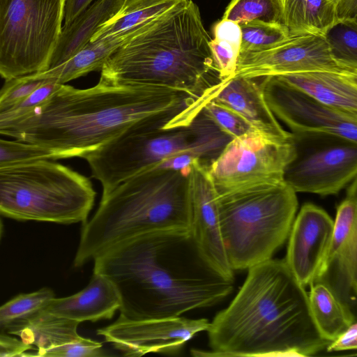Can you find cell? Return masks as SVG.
Returning <instances> with one entry per match:
<instances>
[{"label":"cell","mask_w":357,"mask_h":357,"mask_svg":"<svg viewBox=\"0 0 357 357\" xmlns=\"http://www.w3.org/2000/svg\"><path fill=\"white\" fill-rule=\"evenodd\" d=\"M238 24L261 21L281 23L280 0H231L222 18Z\"/></svg>","instance_id":"cell-30"},{"label":"cell","mask_w":357,"mask_h":357,"mask_svg":"<svg viewBox=\"0 0 357 357\" xmlns=\"http://www.w3.org/2000/svg\"><path fill=\"white\" fill-rule=\"evenodd\" d=\"M54 297V291L47 287L16 296L0 306V330L6 331L43 310Z\"/></svg>","instance_id":"cell-29"},{"label":"cell","mask_w":357,"mask_h":357,"mask_svg":"<svg viewBox=\"0 0 357 357\" xmlns=\"http://www.w3.org/2000/svg\"><path fill=\"white\" fill-rule=\"evenodd\" d=\"M2 234H3V223H2L1 218H0V240L1 238Z\"/></svg>","instance_id":"cell-40"},{"label":"cell","mask_w":357,"mask_h":357,"mask_svg":"<svg viewBox=\"0 0 357 357\" xmlns=\"http://www.w3.org/2000/svg\"><path fill=\"white\" fill-rule=\"evenodd\" d=\"M334 220L319 206L306 203L296 215L284 259L303 287L317 279L331 242Z\"/></svg>","instance_id":"cell-17"},{"label":"cell","mask_w":357,"mask_h":357,"mask_svg":"<svg viewBox=\"0 0 357 357\" xmlns=\"http://www.w3.org/2000/svg\"><path fill=\"white\" fill-rule=\"evenodd\" d=\"M231 139L202 109L188 125L123 135L84 160L104 195L121 182L182 153H193L208 166Z\"/></svg>","instance_id":"cell-7"},{"label":"cell","mask_w":357,"mask_h":357,"mask_svg":"<svg viewBox=\"0 0 357 357\" xmlns=\"http://www.w3.org/2000/svg\"><path fill=\"white\" fill-rule=\"evenodd\" d=\"M33 346L26 344L11 335L0 333V357L23 356Z\"/></svg>","instance_id":"cell-37"},{"label":"cell","mask_w":357,"mask_h":357,"mask_svg":"<svg viewBox=\"0 0 357 357\" xmlns=\"http://www.w3.org/2000/svg\"><path fill=\"white\" fill-rule=\"evenodd\" d=\"M316 282L328 286L356 315L357 293V184L350 183L337 208L331 242Z\"/></svg>","instance_id":"cell-15"},{"label":"cell","mask_w":357,"mask_h":357,"mask_svg":"<svg viewBox=\"0 0 357 357\" xmlns=\"http://www.w3.org/2000/svg\"><path fill=\"white\" fill-rule=\"evenodd\" d=\"M317 70L357 74L333 59L324 35L309 33L289 36L265 50L239 53L234 77L257 79Z\"/></svg>","instance_id":"cell-13"},{"label":"cell","mask_w":357,"mask_h":357,"mask_svg":"<svg viewBox=\"0 0 357 357\" xmlns=\"http://www.w3.org/2000/svg\"><path fill=\"white\" fill-rule=\"evenodd\" d=\"M238 24L241 31L239 53L267 49L289 36L282 23L251 21Z\"/></svg>","instance_id":"cell-31"},{"label":"cell","mask_w":357,"mask_h":357,"mask_svg":"<svg viewBox=\"0 0 357 357\" xmlns=\"http://www.w3.org/2000/svg\"><path fill=\"white\" fill-rule=\"evenodd\" d=\"M245 282L207 329L210 351L194 356L303 357L331 342L317 330L308 296L284 259L250 267Z\"/></svg>","instance_id":"cell-3"},{"label":"cell","mask_w":357,"mask_h":357,"mask_svg":"<svg viewBox=\"0 0 357 357\" xmlns=\"http://www.w3.org/2000/svg\"><path fill=\"white\" fill-rule=\"evenodd\" d=\"M265 99L296 139L331 136L357 142V116L327 106L275 76L259 78Z\"/></svg>","instance_id":"cell-11"},{"label":"cell","mask_w":357,"mask_h":357,"mask_svg":"<svg viewBox=\"0 0 357 357\" xmlns=\"http://www.w3.org/2000/svg\"><path fill=\"white\" fill-rule=\"evenodd\" d=\"M61 155L51 149L17 140L0 139V167L40 159H61Z\"/></svg>","instance_id":"cell-32"},{"label":"cell","mask_w":357,"mask_h":357,"mask_svg":"<svg viewBox=\"0 0 357 357\" xmlns=\"http://www.w3.org/2000/svg\"><path fill=\"white\" fill-rule=\"evenodd\" d=\"M203 111L221 130L232 139L254 128L232 109L213 98L205 105Z\"/></svg>","instance_id":"cell-33"},{"label":"cell","mask_w":357,"mask_h":357,"mask_svg":"<svg viewBox=\"0 0 357 357\" xmlns=\"http://www.w3.org/2000/svg\"><path fill=\"white\" fill-rule=\"evenodd\" d=\"M337 21L357 20V0H330Z\"/></svg>","instance_id":"cell-38"},{"label":"cell","mask_w":357,"mask_h":357,"mask_svg":"<svg viewBox=\"0 0 357 357\" xmlns=\"http://www.w3.org/2000/svg\"><path fill=\"white\" fill-rule=\"evenodd\" d=\"M65 0H0V76L45 70L60 35Z\"/></svg>","instance_id":"cell-9"},{"label":"cell","mask_w":357,"mask_h":357,"mask_svg":"<svg viewBox=\"0 0 357 357\" xmlns=\"http://www.w3.org/2000/svg\"><path fill=\"white\" fill-rule=\"evenodd\" d=\"M210 47L222 80L234 77L240 52L241 31L238 23L222 19L213 26Z\"/></svg>","instance_id":"cell-27"},{"label":"cell","mask_w":357,"mask_h":357,"mask_svg":"<svg viewBox=\"0 0 357 357\" xmlns=\"http://www.w3.org/2000/svg\"><path fill=\"white\" fill-rule=\"evenodd\" d=\"M211 99L101 78L86 89L61 84L29 112L0 121V135L53 150L61 158L84 159L130 133L188 125Z\"/></svg>","instance_id":"cell-1"},{"label":"cell","mask_w":357,"mask_h":357,"mask_svg":"<svg viewBox=\"0 0 357 357\" xmlns=\"http://www.w3.org/2000/svg\"><path fill=\"white\" fill-rule=\"evenodd\" d=\"M213 99L232 109L261 132L282 138L293 137L271 110L257 79L231 77L225 82Z\"/></svg>","instance_id":"cell-19"},{"label":"cell","mask_w":357,"mask_h":357,"mask_svg":"<svg viewBox=\"0 0 357 357\" xmlns=\"http://www.w3.org/2000/svg\"><path fill=\"white\" fill-rule=\"evenodd\" d=\"M96 195L88 177L50 159L0 167V215L13 219L84 224Z\"/></svg>","instance_id":"cell-8"},{"label":"cell","mask_w":357,"mask_h":357,"mask_svg":"<svg viewBox=\"0 0 357 357\" xmlns=\"http://www.w3.org/2000/svg\"><path fill=\"white\" fill-rule=\"evenodd\" d=\"M206 165L195 162L188 174L190 232L210 267L234 282V270L224 246L218 209V192Z\"/></svg>","instance_id":"cell-16"},{"label":"cell","mask_w":357,"mask_h":357,"mask_svg":"<svg viewBox=\"0 0 357 357\" xmlns=\"http://www.w3.org/2000/svg\"><path fill=\"white\" fill-rule=\"evenodd\" d=\"M79 324L43 308L6 331L24 343L36 347L38 354L79 340L82 337L77 333Z\"/></svg>","instance_id":"cell-23"},{"label":"cell","mask_w":357,"mask_h":357,"mask_svg":"<svg viewBox=\"0 0 357 357\" xmlns=\"http://www.w3.org/2000/svg\"><path fill=\"white\" fill-rule=\"evenodd\" d=\"M310 287L307 296L313 321L320 335L332 342L356 321V315L346 309L326 284L316 282Z\"/></svg>","instance_id":"cell-25"},{"label":"cell","mask_w":357,"mask_h":357,"mask_svg":"<svg viewBox=\"0 0 357 357\" xmlns=\"http://www.w3.org/2000/svg\"><path fill=\"white\" fill-rule=\"evenodd\" d=\"M198 6L182 0L148 22L108 58L101 79L215 96L222 80Z\"/></svg>","instance_id":"cell-4"},{"label":"cell","mask_w":357,"mask_h":357,"mask_svg":"<svg viewBox=\"0 0 357 357\" xmlns=\"http://www.w3.org/2000/svg\"><path fill=\"white\" fill-rule=\"evenodd\" d=\"M275 77L327 106L357 116V74L317 70Z\"/></svg>","instance_id":"cell-20"},{"label":"cell","mask_w":357,"mask_h":357,"mask_svg":"<svg viewBox=\"0 0 357 357\" xmlns=\"http://www.w3.org/2000/svg\"><path fill=\"white\" fill-rule=\"evenodd\" d=\"M357 348V324L352 323L326 347L328 352L356 350Z\"/></svg>","instance_id":"cell-36"},{"label":"cell","mask_w":357,"mask_h":357,"mask_svg":"<svg viewBox=\"0 0 357 357\" xmlns=\"http://www.w3.org/2000/svg\"><path fill=\"white\" fill-rule=\"evenodd\" d=\"M297 155L294 137L282 138L252 128L231 139L207 167L218 194L283 183Z\"/></svg>","instance_id":"cell-10"},{"label":"cell","mask_w":357,"mask_h":357,"mask_svg":"<svg viewBox=\"0 0 357 357\" xmlns=\"http://www.w3.org/2000/svg\"><path fill=\"white\" fill-rule=\"evenodd\" d=\"M298 206L296 192L284 182L218 194L221 234L231 268L248 269L271 259L288 238Z\"/></svg>","instance_id":"cell-6"},{"label":"cell","mask_w":357,"mask_h":357,"mask_svg":"<svg viewBox=\"0 0 357 357\" xmlns=\"http://www.w3.org/2000/svg\"><path fill=\"white\" fill-rule=\"evenodd\" d=\"M120 298V317L140 320L179 317L216 305L233 283L217 274L190 229L155 231L126 241L93 259Z\"/></svg>","instance_id":"cell-2"},{"label":"cell","mask_w":357,"mask_h":357,"mask_svg":"<svg viewBox=\"0 0 357 357\" xmlns=\"http://www.w3.org/2000/svg\"><path fill=\"white\" fill-rule=\"evenodd\" d=\"M324 144L301 154L288 165L283 180L295 192L337 194L356 178L357 142L327 136Z\"/></svg>","instance_id":"cell-12"},{"label":"cell","mask_w":357,"mask_h":357,"mask_svg":"<svg viewBox=\"0 0 357 357\" xmlns=\"http://www.w3.org/2000/svg\"><path fill=\"white\" fill-rule=\"evenodd\" d=\"M333 59L357 72V20L337 21L324 33Z\"/></svg>","instance_id":"cell-28"},{"label":"cell","mask_w":357,"mask_h":357,"mask_svg":"<svg viewBox=\"0 0 357 357\" xmlns=\"http://www.w3.org/2000/svg\"><path fill=\"white\" fill-rule=\"evenodd\" d=\"M151 20L128 31L96 41H90L68 60L54 68L37 72V74L43 79L65 84L91 72L100 71L106 61L116 49Z\"/></svg>","instance_id":"cell-22"},{"label":"cell","mask_w":357,"mask_h":357,"mask_svg":"<svg viewBox=\"0 0 357 357\" xmlns=\"http://www.w3.org/2000/svg\"><path fill=\"white\" fill-rule=\"evenodd\" d=\"M94 0H65L64 25L70 24L79 13Z\"/></svg>","instance_id":"cell-39"},{"label":"cell","mask_w":357,"mask_h":357,"mask_svg":"<svg viewBox=\"0 0 357 357\" xmlns=\"http://www.w3.org/2000/svg\"><path fill=\"white\" fill-rule=\"evenodd\" d=\"M182 0H126L121 10L91 38L96 41L130 30L172 8Z\"/></svg>","instance_id":"cell-26"},{"label":"cell","mask_w":357,"mask_h":357,"mask_svg":"<svg viewBox=\"0 0 357 357\" xmlns=\"http://www.w3.org/2000/svg\"><path fill=\"white\" fill-rule=\"evenodd\" d=\"M281 23L289 36L302 34H322L337 20L333 4L330 0H280Z\"/></svg>","instance_id":"cell-24"},{"label":"cell","mask_w":357,"mask_h":357,"mask_svg":"<svg viewBox=\"0 0 357 357\" xmlns=\"http://www.w3.org/2000/svg\"><path fill=\"white\" fill-rule=\"evenodd\" d=\"M125 1L96 0L70 24L62 26L46 70L60 65L81 50L99 28L121 10Z\"/></svg>","instance_id":"cell-21"},{"label":"cell","mask_w":357,"mask_h":357,"mask_svg":"<svg viewBox=\"0 0 357 357\" xmlns=\"http://www.w3.org/2000/svg\"><path fill=\"white\" fill-rule=\"evenodd\" d=\"M36 73L6 79L0 90V112L25 99L45 82Z\"/></svg>","instance_id":"cell-34"},{"label":"cell","mask_w":357,"mask_h":357,"mask_svg":"<svg viewBox=\"0 0 357 357\" xmlns=\"http://www.w3.org/2000/svg\"><path fill=\"white\" fill-rule=\"evenodd\" d=\"M41 357H103L108 354L102 349L101 342L81 337L79 340L38 354L25 353L23 356Z\"/></svg>","instance_id":"cell-35"},{"label":"cell","mask_w":357,"mask_h":357,"mask_svg":"<svg viewBox=\"0 0 357 357\" xmlns=\"http://www.w3.org/2000/svg\"><path fill=\"white\" fill-rule=\"evenodd\" d=\"M206 319H190L176 317L132 320L119 317L111 325L98 329L125 356H142L149 353L178 354L197 333L207 331Z\"/></svg>","instance_id":"cell-14"},{"label":"cell","mask_w":357,"mask_h":357,"mask_svg":"<svg viewBox=\"0 0 357 357\" xmlns=\"http://www.w3.org/2000/svg\"><path fill=\"white\" fill-rule=\"evenodd\" d=\"M121 298L113 283L93 271L88 285L63 298H53L44 308L47 312L79 323L110 319L121 307Z\"/></svg>","instance_id":"cell-18"},{"label":"cell","mask_w":357,"mask_h":357,"mask_svg":"<svg viewBox=\"0 0 357 357\" xmlns=\"http://www.w3.org/2000/svg\"><path fill=\"white\" fill-rule=\"evenodd\" d=\"M188 174L153 168L102 195L93 216L83 224L73 266L82 267L110 248L142 234L190 229Z\"/></svg>","instance_id":"cell-5"}]
</instances>
